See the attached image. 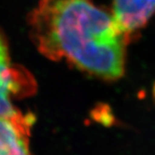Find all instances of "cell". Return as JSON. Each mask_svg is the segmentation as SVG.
I'll use <instances>...</instances> for the list:
<instances>
[{"instance_id":"obj_4","label":"cell","mask_w":155,"mask_h":155,"mask_svg":"<svg viewBox=\"0 0 155 155\" xmlns=\"http://www.w3.org/2000/svg\"><path fill=\"white\" fill-rule=\"evenodd\" d=\"M111 11L118 25L131 36L155 14V0H113Z\"/></svg>"},{"instance_id":"obj_2","label":"cell","mask_w":155,"mask_h":155,"mask_svg":"<svg viewBox=\"0 0 155 155\" xmlns=\"http://www.w3.org/2000/svg\"><path fill=\"white\" fill-rule=\"evenodd\" d=\"M36 87L33 75L12 62L7 39L0 31V116L18 112L16 102L35 94Z\"/></svg>"},{"instance_id":"obj_1","label":"cell","mask_w":155,"mask_h":155,"mask_svg":"<svg viewBox=\"0 0 155 155\" xmlns=\"http://www.w3.org/2000/svg\"><path fill=\"white\" fill-rule=\"evenodd\" d=\"M28 26L38 51L51 61L105 81L123 76L131 36L93 0H40Z\"/></svg>"},{"instance_id":"obj_5","label":"cell","mask_w":155,"mask_h":155,"mask_svg":"<svg viewBox=\"0 0 155 155\" xmlns=\"http://www.w3.org/2000/svg\"><path fill=\"white\" fill-rule=\"evenodd\" d=\"M91 117L104 127H110L118 125V120L111 107L106 104H98L91 112Z\"/></svg>"},{"instance_id":"obj_6","label":"cell","mask_w":155,"mask_h":155,"mask_svg":"<svg viewBox=\"0 0 155 155\" xmlns=\"http://www.w3.org/2000/svg\"><path fill=\"white\" fill-rule=\"evenodd\" d=\"M153 97H154L155 99V84L154 85H153Z\"/></svg>"},{"instance_id":"obj_3","label":"cell","mask_w":155,"mask_h":155,"mask_svg":"<svg viewBox=\"0 0 155 155\" xmlns=\"http://www.w3.org/2000/svg\"><path fill=\"white\" fill-rule=\"evenodd\" d=\"M35 116L18 111L0 116V155H31L29 137Z\"/></svg>"}]
</instances>
